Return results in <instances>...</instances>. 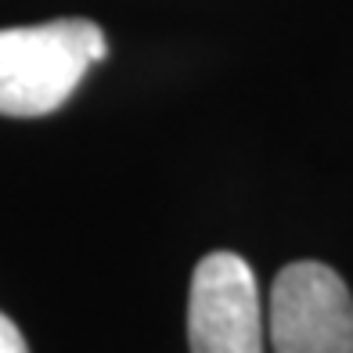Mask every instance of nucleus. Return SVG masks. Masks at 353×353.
I'll return each instance as SVG.
<instances>
[{
    "instance_id": "f257e3e1",
    "label": "nucleus",
    "mask_w": 353,
    "mask_h": 353,
    "mask_svg": "<svg viewBox=\"0 0 353 353\" xmlns=\"http://www.w3.org/2000/svg\"><path fill=\"white\" fill-rule=\"evenodd\" d=\"M105 29L90 19L0 29V116H51L76 94L87 69L105 61Z\"/></svg>"
},
{
    "instance_id": "f03ea898",
    "label": "nucleus",
    "mask_w": 353,
    "mask_h": 353,
    "mask_svg": "<svg viewBox=\"0 0 353 353\" xmlns=\"http://www.w3.org/2000/svg\"><path fill=\"white\" fill-rule=\"evenodd\" d=\"M274 353H353V296L332 267L299 260L270 285Z\"/></svg>"
},
{
    "instance_id": "7ed1b4c3",
    "label": "nucleus",
    "mask_w": 353,
    "mask_h": 353,
    "mask_svg": "<svg viewBox=\"0 0 353 353\" xmlns=\"http://www.w3.org/2000/svg\"><path fill=\"white\" fill-rule=\"evenodd\" d=\"M191 353H263V310L252 267L238 252H210L191 274Z\"/></svg>"
},
{
    "instance_id": "20e7f679",
    "label": "nucleus",
    "mask_w": 353,
    "mask_h": 353,
    "mask_svg": "<svg viewBox=\"0 0 353 353\" xmlns=\"http://www.w3.org/2000/svg\"><path fill=\"white\" fill-rule=\"evenodd\" d=\"M0 353H29L22 328L14 325L8 314H0Z\"/></svg>"
}]
</instances>
